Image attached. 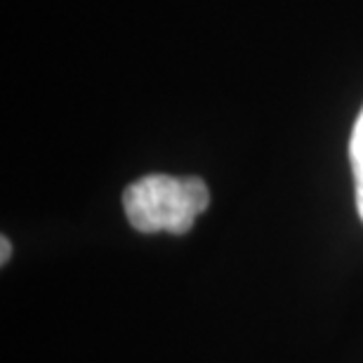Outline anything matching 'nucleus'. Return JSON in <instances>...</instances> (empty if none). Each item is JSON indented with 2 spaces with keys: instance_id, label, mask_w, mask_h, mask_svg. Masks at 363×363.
I'll use <instances>...</instances> for the list:
<instances>
[{
  "instance_id": "nucleus-1",
  "label": "nucleus",
  "mask_w": 363,
  "mask_h": 363,
  "mask_svg": "<svg viewBox=\"0 0 363 363\" xmlns=\"http://www.w3.org/2000/svg\"><path fill=\"white\" fill-rule=\"evenodd\" d=\"M208 203L210 191L201 177L147 175L123 191L128 222L142 234H186Z\"/></svg>"
},
{
  "instance_id": "nucleus-3",
  "label": "nucleus",
  "mask_w": 363,
  "mask_h": 363,
  "mask_svg": "<svg viewBox=\"0 0 363 363\" xmlns=\"http://www.w3.org/2000/svg\"><path fill=\"white\" fill-rule=\"evenodd\" d=\"M0 252H3V257H0V262L3 264H7V259H10V255H12V243L7 241V236H3V241H0Z\"/></svg>"
},
{
  "instance_id": "nucleus-2",
  "label": "nucleus",
  "mask_w": 363,
  "mask_h": 363,
  "mask_svg": "<svg viewBox=\"0 0 363 363\" xmlns=\"http://www.w3.org/2000/svg\"><path fill=\"white\" fill-rule=\"evenodd\" d=\"M350 158L354 170V184H357V208H359V217L363 220V108L352 130Z\"/></svg>"
}]
</instances>
